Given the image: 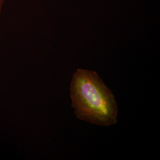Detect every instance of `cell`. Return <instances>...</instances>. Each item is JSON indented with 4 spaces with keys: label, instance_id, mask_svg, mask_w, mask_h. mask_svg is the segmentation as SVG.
Returning a JSON list of instances; mask_svg holds the SVG:
<instances>
[{
    "label": "cell",
    "instance_id": "obj_1",
    "mask_svg": "<svg viewBox=\"0 0 160 160\" xmlns=\"http://www.w3.org/2000/svg\"><path fill=\"white\" fill-rule=\"evenodd\" d=\"M69 91L71 106L78 119L98 126L118 123L115 97L96 71L77 69L72 77Z\"/></svg>",
    "mask_w": 160,
    "mask_h": 160
},
{
    "label": "cell",
    "instance_id": "obj_2",
    "mask_svg": "<svg viewBox=\"0 0 160 160\" xmlns=\"http://www.w3.org/2000/svg\"><path fill=\"white\" fill-rule=\"evenodd\" d=\"M4 2V0H0V12H1V9H2V7Z\"/></svg>",
    "mask_w": 160,
    "mask_h": 160
}]
</instances>
